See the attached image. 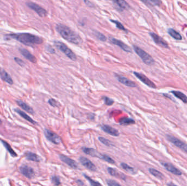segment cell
I'll list each match as a JSON object with an SVG mask.
<instances>
[{
    "label": "cell",
    "instance_id": "obj_27",
    "mask_svg": "<svg viewBox=\"0 0 187 186\" xmlns=\"http://www.w3.org/2000/svg\"><path fill=\"white\" fill-rule=\"evenodd\" d=\"M149 171L152 175L160 179V180H163V179L165 178L164 175L162 173V172H160V171H159L156 169H154L153 168H150L149 169Z\"/></svg>",
    "mask_w": 187,
    "mask_h": 186
},
{
    "label": "cell",
    "instance_id": "obj_26",
    "mask_svg": "<svg viewBox=\"0 0 187 186\" xmlns=\"http://www.w3.org/2000/svg\"><path fill=\"white\" fill-rule=\"evenodd\" d=\"M15 111L18 113V114H19L22 117H23L24 119H25L26 120H27L28 121L30 122V123H31L33 124H36V122L34 120H33V119L29 116H28L24 112L22 111V110H19V109H15Z\"/></svg>",
    "mask_w": 187,
    "mask_h": 186
},
{
    "label": "cell",
    "instance_id": "obj_11",
    "mask_svg": "<svg viewBox=\"0 0 187 186\" xmlns=\"http://www.w3.org/2000/svg\"><path fill=\"white\" fill-rule=\"evenodd\" d=\"M115 77L117 78L119 82L124 84L126 86H128V87H135L137 86V85L135 82L131 81V80L126 78L123 76L119 75L117 74H115Z\"/></svg>",
    "mask_w": 187,
    "mask_h": 186
},
{
    "label": "cell",
    "instance_id": "obj_34",
    "mask_svg": "<svg viewBox=\"0 0 187 186\" xmlns=\"http://www.w3.org/2000/svg\"><path fill=\"white\" fill-rule=\"evenodd\" d=\"M98 140L101 141L103 145L107 146L108 147H111V146H113V144H112V143L108 139H107L103 137H99L98 138Z\"/></svg>",
    "mask_w": 187,
    "mask_h": 186
},
{
    "label": "cell",
    "instance_id": "obj_37",
    "mask_svg": "<svg viewBox=\"0 0 187 186\" xmlns=\"http://www.w3.org/2000/svg\"><path fill=\"white\" fill-rule=\"evenodd\" d=\"M107 183L108 185V186H122L119 183H118L117 182H116L115 180H110V179H108V180H106Z\"/></svg>",
    "mask_w": 187,
    "mask_h": 186
},
{
    "label": "cell",
    "instance_id": "obj_1",
    "mask_svg": "<svg viewBox=\"0 0 187 186\" xmlns=\"http://www.w3.org/2000/svg\"><path fill=\"white\" fill-rule=\"evenodd\" d=\"M56 30L61 36L69 42L76 45L81 44L83 42L82 38L77 33L65 25L61 24H57Z\"/></svg>",
    "mask_w": 187,
    "mask_h": 186
},
{
    "label": "cell",
    "instance_id": "obj_17",
    "mask_svg": "<svg viewBox=\"0 0 187 186\" xmlns=\"http://www.w3.org/2000/svg\"><path fill=\"white\" fill-rule=\"evenodd\" d=\"M101 129L110 135L114 136H118L119 135V133L116 129L113 128L108 125H103L101 126Z\"/></svg>",
    "mask_w": 187,
    "mask_h": 186
},
{
    "label": "cell",
    "instance_id": "obj_6",
    "mask_svg": "<svg viewBox=\"0 0 187 186\" xmlns=\"http://www.w3.org/2000/svg\"><path fill=\"white\" fill-rule=\"evenodd\" d=\"M44 135L46 138L48 139L49 141L53 143L54 144H59L61 143V138L58 135H57L55 133L47 129L44 130Z\"/></svg>",
    "mask_w": 187,
    "mask_h": 186
},
{
    "label": "cell",
    "instance_id": "obj_16",
    "mask_svg": "<svg viewBox=\"0 0 187 186\" xmlns=\"http://www.w3.org/2000/svg\"><path fill=\"white\" fill-rule=\"evenodd\" d=\"M113 3L115 5L116 8L119 11H123L125 9H129L130 6L129 4L125 1L118 0V1H113Z\"/></svg>",
    "mask_w": 187,
    "mask_h": 186
},
{
    "label": "cell",
    "instance_id": "obj_13",
    "mask_svg": "<svg viewBox=\"0 0 187 186\" xmlns=\"http://www.w3.org/2000/svg\"><path fill=\"white\" fill-rule=\"evenodd\" d=\"M110 41L112 44L118 46L119 47L121 48L123 50H124L125 52H132V50L129 47V46L128 45L125 44L124 43H123V42H122L121 41H119V40L114 38H110Z\"/></svg>",
    "mask_w": 187,
    "mask_h": 186
},
{
    "label": "cell",
    "instance_id": "obj_22",
    "mask_svg": "<svg viewBox=\"0 0 187 186\" xmlns=\"http://www.w3.org/2000/svg\"><path fill=\"white\" fill-rule=\"evenodd\" d=\"M168 34L170 35V36H171L173 38H174L176 40H178V41H180V40L182 39V37L181 35V34H179V32H177L176 30L173 29H169L168 31Z\"/></svg>",
    "mask_w": 187,
    "mask_h": 186
},
{
    "label": "cell",
    "instance_id": "obj_5",
    "mask_svg": "<svg viewBox=\"0 0 187 186\" xmlns=\"http://www.w3.org/2000/svg\"><path fill=\"white\" fill-rule=\"evenodd\" d=\"M166 138L170 142H171L173 145H175L176 146L187 153V145L185 143L180 140L179 139H177V138L170 135H167Z\"/></svg>",
    "mask_w": 187,
    "mask_h": 186
},
{
    "label": "cell",
    "instance_id": "obj_12",
    "mask_svg": "<svg viewBox=\"0 0 187 186\" xmlns=\"http://www.w3.org/2000/svg\"><path fill=\"white\" fill-rule=\"evenodd\" d=\"M160 163H161V164L165 168V169H166L168 171L171 172L172 174L178 176L181 175L182 174L181 171L179 170L177 168H176L175 166L172 165V164L168 162H161Z\"/></svg>",
    "mask_w": 187,
    "mask_h": 186
},
{
    "label": "cell",
    "instance_id": "obj_41",
    "mask_svg": "<svg viewBox=\"0 0 187 186\" xmlns=\"http://www.w3.org/2000/svg\"><path fill=\"white\" fill-rule=\"evenodd\" d=\"M14 59H15V61H16V62L18 63V64H19L20 65H24V62L22 60V59H20V58H14Z\"/></svg>",
    "mask_w": 187,
    "mask_h": 186
},
{
    "label": "cell",
    "instance_id": "obj_21",
    "mask_svg": "<svg viewBox=\"0 0 187 186\" xmlns=\"http://www.w3.org/2000/svg\"><path fill=\"white\" fill-rule=\"evenodd\" d=\"M170 92L176 97H177L179 99H181V100L184 103H187V97L183 94V93L177 91H172Z\"/></svg>",
    "mask_w": 187,
    "mask_h": 186
},
{
    "label": "cell",
    "instance_id": "obj_8",
    "mask_svg": "<svg viewBox=\"0 0 187 186\" xmlns=\"http://www.w3.org/2000/svg\"><path fill=\"white\" fill-rule=\"evenodd\" d=\"M26 4L31 9L35 11L38 14V15L41 17H44L47 14V12L36 3L33 2H28Z\"/></svg>",
    "mask_w": 187,
    "mask_h": 186
},
{
    "label": "cell",
    "instance_id": "obj_9",
    "mask_svg": "<svg viewBox=\"0 0 187 186\" xmlns=\"http://www.w3.org/2000/svg\"><path fill=\"white\" fill-rule=\"evenodd\" d=\"M79 162H81V163L84 167H85L88 170L92 171H95L96 170V166L87 158L84 157H81L79 158Z\"/></svg>",
    "mask_w": 187,
    "mask_h": 186
},
{
    "label": "cell",
    "instance_id": "obj_28",
    "mask_svg": "<svg viewBox=\"0 0 187 186\" xmlns=\"http://www.w3.org/2000/svg\"><path fill=\"white\" fill-rule=\"evenodd\" d=\"M135 123V121L133 119L128 117L122 118L119 121V123L122 125H128L130 124H134Z\"/></svg>",
    "mask_w": 187,
    "mask_h": 186
},
{
    "label": "cell",
    "instance_id": "obj_3",
    "mask_svg": "<svg viewBox=\"0 0 187 186\" xmlns=\"http://www.w3.org/2000/svg\"><path fill=\"white\" fill-rule=\"evenodd\" d=\"M133 48L136 54L139 56V57L141 58L143 62L147 65H151L154 64L155 63L154 59H153L150 55H149L148 53H147L145 51L142 50L141 48H139L138 46L133 45Z\"/></svg>",
    "mask_w": 187,
    "mask_h": 186
},
{
    "label": "cell",
    "instance_id": "obj_24",
    "mask_svg": "<svg viewBox=\"0 0 187 186\" xmlns=\"http://www.w3.org/2000/svg\"><path fill=\"white\" fill-rule=\"evenodd\" d=\"M25 156L26 159H28L29 161L36 162H38L41 161V158H40V157L38 156L32 152H27L25 154Z\"/></svg>",
    "mask_w": 187,
    "mask_h": 186
},
{
    "label": "cell",
    "instance_id": "obj_36",
    "mask_svg": "<svg viewBox=\"0 0 187 186\" xmlns=\"http://www.w3.org/2000/svg\"><path fill=\"white\" fill-rule=\"evenodd\" d=\"M102 99H103V101L105 102V103L106 104V105H108V106H110V105H112L113 103H114V101L113 100V99H112L111 98L108 97H102Z\"/></svg>",
    "mask_w": 187,
    "mask_h": 186
},
{
    "label": "cell",
    "instance_id": "obj_46",
    "mask_svg": "<svg viewBox=\"0 0 187 186\" xmlns=\"http://www.w3.org/2000/svg\"><path fill=\"white\" fill-rule=\"evenodd\" d=\"M1 123H2V121H1V119H0V124H1Z\"/></svg>",
    "mask_w": 187,
    "mask_h": 186
},
{
    "label": "cell",
    "instance_id": "obj_44",
    "mask_svg": "<svg viewBox=\"0 0 187 186\" xmlns=\"http://www.w3.org/2000/svg\"><path fill=\"white\" fill-rule=\"evenodd\" d=\"M77 182L79 184V185H82L83 184V182L82 181H81V180H77Z\"/></svg>",
    "mask_w": 187,
    "mask_h": 186
},
{
    "label": "cell",
    "instance_id": "obj_18",
    "mask_svg": "<svg viewBox=\"0 0 187 186\" xmlns=\"http://www.w3.org/2000/svg\"><path fill=\"white\" fill-rule=\"evenodd\" d=\"M20 51L21 54L26 58L28 59L29 61L32 63H36L37 61V59L35 58V57L32 55L31 53L28 51L27 50H26L25 49H19Z\"/></svg>",
    "mask_w": 187,
    "mask_h": 186
},
{
    "label": "cell",
    "instance_id": "obj_25",
    "mask_svg": "<svg viewBox=\"0 0 187 186\" xmlns=\"http://www.w3.org/2000/svg\"><path fill=\"white\" fill-rule=\"evenodd\" d=\"M108 173L112 176H115L117 177H119L123 179L125 178V176L122 174V173H120V172L117 171L116 169H113L112 168H108Z\"/></svg>",
    "mask_w": 187,
    "mask_h": 186
},
{
    "label": "cell",
    "instance_id": "obj_10",
    "mask_svg": "<svg viewBox=\"0 0 187 186\" xmlns=\"http://www.w3.org/2000/svg\"><path fill=\"white\" fill-rule=\"evenodd\" d=\"M149 35L157 45L161 46L165 48H169V46L168 45V44L167 43L162 37H160L158 35L153 32H150Z\"/></svg>",
    "mask_w": 187,
    "mask_h": 186
},
{
    "label": "cell",
    "instance_id": "obj_42",
    "mask_svg": "<svg viewBox=\"0 0 187 186\" xmlns=\"http://www.w3.org/2000/svg\"><path fill=\"white\" fill-rule=\"evenodd\" d=\"M84 3L87 5L88 7H92L94 6L93 4L90 2V1H84Z\"/></svg>",
    "mask_w": 187,
    "mask_h": 186
},
{
    "label": "cell",
    "instance_id": "obj_35",
    "mask_svg": "<svg viewBox=\"0 0 187 186\" xmlns=\"http://www.w3.org/2000/svg\"><path fill=\"white\" fill-rule=\"evenodd\" d=\"M85 177V178L90 183V184L92 185V186H102L101 184H100L99 182H96L95 181V180H92V179L91 178H90V177H89L87 175H83Z\"/></svg>",
    "mask_w": 187,
    "mask_h": 186
},
{
    "label": "cell",
    "instance_id": "obj_32",
    "mask_svg": "<svg viewBox=\"0 0 187 186\" xmlns=\"http://www.w3.org/2000/svg\"><path fill=\"white\" fill-rule=\"evenodd\" d=\"M100 158L102 159V160H103L107 162L110 163V164H115V161L113 160V159L111 157L108 156V155L101 154V156H100Z\"/></svg>",
    "mask_w": 187,
    "mask_h": 186
},
{
    "label": "cell",
    "instance_id": "obj_19",
    "mask_svg": "<svg viewBox=\"0 0 187 186\" xmlns=\"http://www.w3.org/2000/svg\"><path fill=\"white\" fill-rule=\"evenodd\" d=\"M0 76L2 79L3 80L7 83L9 84H13V81L12 79L11 76L7 73L4 69L0 68Z\"/></svg>",
    "mask_w": 187,
    "mask_h": 186
},
{
    "label": "cell",
    "instance_id": "obj_15",
    "mask_svg": "<svg viewBox=\"0 0 187 186\" xmlns=\"http://www.w3.org/2000/svg\"><path fill=\"white\" fill-rule=\"evenodd\" d=\"M60 158L61 161L66 163L67 165H68L71 168L73 169H77L78 164L74 160H73V159L63 155H61L60 156Z\"/></svg>",
    "mask_w": 187,
    "mask_h": 186
},
{
    "label": "cell",
    "instance_id": "obj_39",
    "mask_svg": "<svg viewBox=\"0 0 187 186\" xmlns=\"http://www.w3.org/2000/svg\"><path fill=\"white\" fill-rule=\"evenodd\" d=\"M48 103L53 107H57L59 106V103L54 99H50L48 101Z\"/></svg>",
    "mask_w": 187,
    "mask_h": 186
},
{
    "label": "cell",
    "instance_id": "obj_43",
    "mask_svg": "<svg viewBox=\"0 0 187 186\" xmlns=\"http://www.w3.org/2000/svg\"><path fill=\"white\" fill-rule=\"evenodd\" d=\"M46 49H47V50L50 53H54L55 52V50L53 49L50 46H49V48H46Z\"/></svg>",
    "mask_w": 187,
    "mask_h": 186
},
{
    "label": "cell",
    "instance_id": "obj_38",
    "mask_svg": "<svg viewBox=\"0 0 187 186\" xmlns=\"http://www.w3.org/2000/svg\"><path fill=\"white\" fill-rule=\"evenodd\" d=\"M51 182L52 183L54 184L55 185H59L60 184V179L59 177L56 176H53L51 178Z\"/></svg>",
    "mask_w": 187,
    "mask_h": 186
},
{
    "label": "cell",
    "instance_id": "obj_29",
    "mask_svg": "<svg viewBox=\"0 0 187 186\" xmlns=\"http://www.w3.org/2000/svg\"><path fill=\"white\" fill-rule=\"evenodd\" d=\"M121 165L124 170H125L126 172H129V173H130L131 174H135L136 173L137 171L135 168L130 167V166L128 165V164H126V163H122Z\"/></svg>",
    "mask_w": 187,
    "mask_h": 186
},
{
    "label": "cell",
    "instance_id": "obj_45",
    "mask_svg": "<svg viewBox=\"0 0 187 186\" xmlns=\"http://www.w3.org/2000/svg\"><path fill=\"white\" fill-rule=\"evenodd\" d=\"M168 186H177V185H176V184H173V183H169L168 184Z\"/></svg>",
    "mask_w": 187,
    "mask_h": 186
},
{
    "label": "cell",
    "instance_id": "obj_4",
    "mask_svg": "<svg viewBox=\"0 0 187 186\" xmlns=\"http://www.w3.org/2000/svg\"><path fill=\"white\" fill-rule=\"evenodd\" d=\"M54 45L58 49L64 52L67 56L71 59H72V60L74 61L77 60V56L75 53L69 47H67L64 43L59 41H55Z\"/></svg>",
    "mask_w": 187,
    "mask_h": 186
},
{
    "label": "cell",
    "instance_id": "obj_23",
    "mask_svg": "<svg viewBox=\"0 0 187 186\" xmlns=\"http://www.w3.org/2000/svg\"><path fill=\"white\" fill-rule=\"evenodd\" d=\"M17 103L22 109H23L24 110L27 111L28 112L30 113V114H33V113H34V111H33V109L30 107V106H29L27 104H26L25 103L23 102V101L18 100V101H17Z\"/></svg>",
    "mask_w": 187,
    "mask_h": 186
},
{
    "label": "cell",
    "instance_id": "obj_2",
    "mask_svg": "<svg viewBox=\"0 0 187 186\" xmlns=\"http://www.w3.org/2000/svg\"><path fill=\"white\" fill-rule=\"evenodd\" d=\"M9 36L26 45L41 44L43 42L42 38L39 37L26 33L11 35Z\"/></svg>",
    "mask_w": 187,
    "mask_h": 186
},
{
    "label": "cell",
    "instance_id": "obj_20",
    "mask_svg": "<svg viewBox=\"0 0 187 186\" xmlns=\"http://www.w3.org/2000/svg\"><path fill=\"white\" fill-rule=\"evenodd\" d=\"M83 151L86 155H90V156H92V157H98L99 158H100V156H101V154H100V153H98V152H97L96 150H95L94 149H92V148H83Z\"/></svg>",
    "mask_w": 187,
    "mask_h": 186
},
{
    "label": "cell",
    "instance_id": "obj_33",
    "mask_svg": "<svg viewBox=\"0 0 187 186\" xmlns=\"http://www.w3.org/2000/svg\"><path fill=\"white\" fill-rule=\"evenodd\" d=\"M111 21L112 23H113V24H115L116 25L117 28L118 29H119V30H123V31H124L125 32H128V30H127L124 28V26L122 25V24L121 23H120L119 21H118L117 20H111Z\"/></svg>",
    "mask_w": 187,
    "mask_h": 186
},
{
    "label": "cell",
    "instance_id": "obj_30",
    "mask_svg": "<svg viewBox=\"0 0 187 186\" xmlns=\"http://www.w3.org/2000/svg\"><path fill=\"white\" fill-rule=\"evenodd\" d=\"M1 141H2V143L3 144V146L5 147V148L6 149V150L8 151V152L9 153V154H11V155L13 157H15L17 156V155L16 153L14 151V150H13L11 147V146L9 145V144H8L7 143H6L5 141H3V140H1Z\"/></svg>",
    "mask_w": 187,
    "mask_h": 186
},
{
    "label": "cell",
    "instance_id": "obj_40",
    "mask_svg": "<svg viewBox=\"0 0 187 186\" xmlns=\"http://www.w3.org/2000/svg\"><path fill=\"white\" fill-rule=\"evenodd\" d=\"M142 2L146 4L150 3L152 5H159V3H161V2L159 1H142Z\"/></svg>",
    "mask_w": 187,
    "mask_h": 186
},
{
    "label": "cell",
    "instance_id": "obj_14",
    "mask_svg": "<svg viewBox=\"0 0 187 186\" xmlns=\"http://www.w3.org/2000/svg\"><path fill=\"white\" fill-rule=\"evenodd\" d=\"M20 171L24 176L29 178H32L35 176V172L33 169L28 165H22L20 168Z\"/></svg>",
    "mask_w": 187,
    "mask_h": 186
},
{
    "label": "cell",
    "instance_id": "obj_31",
    "mask_svg": "<svg viewBox=\"0 0 187 186\" xmlns=\"http://www.w3.org/2000/svg\"><path fill=\"white\" fill-rule=\"evenodd\" d=\"M94 34L95 36L100 41H102V42H105L107 40L106 37L102 34H101V32H100L94 30Z\"/></svg>",
    "mask_w": 187,
    "mask_h": 186
},
{
    "label": "cell",
    "instance_id": "obj_7",
    "mask_svg": "<svg viewBox=\"0 0 187 186\" xmlns=\"http://www.w3.org/2000/svg\"><path fill=\"white\" fill-rule=\"evenodd\" d=\"M133 74L136 76L140 81H142L143 84L146 85L147 86H148V87L152 89H156L157 86L156 85L153 83L150 80H149L147 77L145 76L144 74L134 72H133Z\"/></svg>",
    "mask_w": 187,
    "mask_h": 186
}]
</instances>
